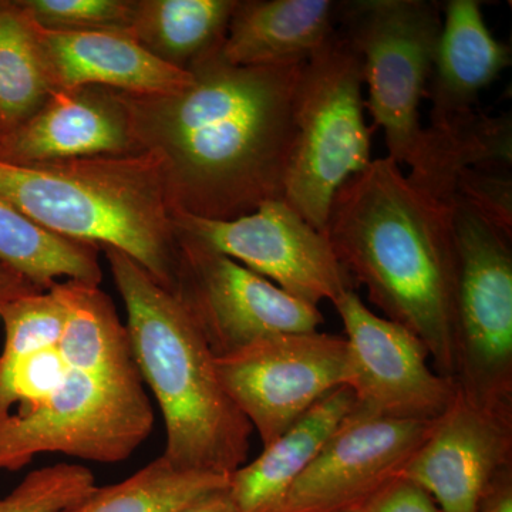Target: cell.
Masks as SVG:
<instances>
[{"mask_svg": "<svg viewBox=\"0 0 512 512\" xmlns=\"http://www.w3.org/2000/svg\"><path fill=\"white\" fill-rule=\"evenodd\" d=\"M303 66H232L218 52L180 92H120L138 151L163 163L174 210L231 221L284 200Z\"/></svg>", "mask_w": 512, "mask_h": 512, "instance_id": "1", "label": "cell"}, {"mask_svg": "<svg viewBox=\"0 0 512 512\" xmlns=\"http://www.w3.org/2000/svg\"><path fill=\"white\" fill-rule=\"evenodd\" d=\"M451 201V200H450ZM450 201L413 183L392 158L372 161L336 194L325 235L353 285L426 345L456 382L457 247Z\"/></svg>", "mask_w": 512, "mask_h": 512, "instance_id": "2", "label": "cell"}, {"mask_svg": "<svg viewBox=\"0 0 512 512\" xmlns=\"http://www.w3.org/2000/svg\"><path fill=\"white\" fill-rule=\"evenodd\" d=\"M100 249L126 306L138 372L163 412V457L181 470L231 477L247 463L254 429L222 387L207 340L143 266L120 249Z\"/></svg>", "mask_w": 512, "mask_h": 512, "instance_id": "3", "label": "cell"}, {"mask_svg": "<svg viewBox=\"0 0 512 512\" xmlns=\"http://www.w3.org/2000/svg\"><path fill=\"white\" fill-rule=\"evenodd\" d=\"M0 195L57 235L120 249L174 291L180 239L163 163L153 151L30 165L0 161Z\"/></svg>", "mask_w": 512, "mask_h": 512, "instance_id": "4", "label": "cell"}, {"mask_svg": "<svg viewBox=\"0 0 512 512\" xmlns=\"http://www.w3.org/2000/svg\"><path fill=\"white\" fill-rule=\"evenodd\" d=\"M342 33L362 59L367 107L383 128L389 156L410 168L426 188L433 175L434 143L421 126L441 30V6L427 0H356L339 6Z\"/></svg>", "mask_w": 512, "mask_h": 512, "instance_id": "5", "label": "cell"}, {"mask_svg": "<svg viewBox=\"0 0 512 512\" xmlns=\"http://www.w3.org/2000/svg\"><path fill=\"white\" fill-rule=\"evenodd\" d=\"M362 87V59L338 29L303 66L285 180L284 200L322 234L340 188L372 163Z\"/></svg>", "mask_w": 512, "mask_h": 512, "instance_id": "6", "label": "cell"}, {"mask_svg": "<svg viewBox=\"0 0 512 512\" xmlns=\"http://www.w3.org/2000/svg\"><path fill=\"white\" fill-rule=\"evenodd\" d=\"M457 247L458 392L512 409L511 239L453 195Z\"/></svg>", "mask_w": 512, "mask_h": 512, "instance_id": "7", "label": "cell"}, {"mask_svg": "<svg viewBox=\"0 0 512 512\" xmlns=\"http://www.w3.org/2000/svg\"><path fill=\"white\" fill-rule=\"evenodd\" d=\"M153 424L143 380L106 383L70 369L42 402L0 413V470H20L43 453L121 463L150 436Z\"/></svg>", "mask_w": 512, "mask_h": 512, "instance_id": "8", "label": "cell"}, {"mask_svg": "<svg viewBox=\"0 0 512 512\" xmlns=\"http://www.w3.org/2000/svg\"><path fill=\"white\" fill-rule=\"evenodd\" d=\"M218 379L268 447L348 382V342L329 333H276L215 357Z\"/></svg>", "mask_w": 512, "mask_h": 512, "instance_id": "9", "label": "cell"}, {"mask_svg": "<svg viewBox=\"0 0 512 512\" xmlns=\"http://www.w3.org/2000/svg\"><path fill=\"white\" fill-rule=\"evenodd\" d=\"M178 239L180 262L173 293L191 313L215 357L265 336L316 332L322 325L318 306L296 299L180 229Z\"/></svg>", "mask_w": 512, "mask_h": 512, "instance_id": "10", "label": "cell"}, {"mask_svg": "<svg viewBox=\"0 0 512 512\" xmlns=\"http://www.w3.org/2000/svg\"><path fill=\"white\" fill-rule=\"evenodd\" d=\"M174 221L188 237L313 306L355 289L328 237L285 200L264 202L251 214L231 221L205 220L174 210Z\"/></svg>", "mask_w": 512, "mask_h": 512, "instance_id": "11", "label": "cell"}, {"mask_svg": "<svg viewBox=\"0 0 512 512\" xmlns=\"http://www.w3.org/2000/svg\"><path fill=\"white\" fill-rule=\"evenodd\" d=\"M345 326L348 382L356 406L397 420L440 419L457 384L433 372L429 350L409 329L375 315L353 291L332 302Z\"/></svg>", "mask_w": 512, "mask_h": 512, "instance_id": "12", "label": "cell"}, {"mask_svg": "<svg viewBox=\"0 0 512 512\" xmlns=\"http://www.w3.org/2000/svg\"><path fill=\"white\" fill-rule=\"evenodd\" d=\"M434 421L397 420L353 407L271 512H345L402 476Z\"/></svg>", "mask_w": 512, "mask_h": 512, "instance_id": "13", "label": "cell"}, {"mask_svg": "<svg viewBox=\"0 0 512 512\" xmlns=\"http://www.w3.org/2000/svg\"><path fill=\"white\" fill-rule=\"evenodd\" d=\"M512 470V409L485 406L458 392L404 467L440 512H478L495 481Z\"/></svg>", "mask_w": 512, "mask_h": 512, "instance_id": "14", "label": "cell"}, {"mask_svg": "<svg viewBox=\"0 0 512 512\" xmlns=\"http://www.w3.org/2000/svg\"><path fill=\"white\" fill-rule=\"evenodd\" d=\"M134 153L141 151L126 104L104 87L53 92L32 119L0 136V161L13 165Z\"/></svg>", "mask_w": 512, "mask_h": 512, "instance_id": "15", "label": "cell"}, {"mask_svg": "<svg viewBox=\"0 0 512 512\" xmlns=\"http://www.w3.org/2000/svg\"><path fill=\"white\" fill-rule=\"evenodd\" d=\"M32 30L52 92L93 86L146 96L180 92L192 82L191 72L161 62L131 33L60 32L33 19Z\"/></svg>", "mask_w": 512, "mask_h": 512, "instance_id": "16", "label": "cell"}, {"mask_svg": "<svg viewBox=\"0 0 512 512\" xmlns=\"http://www.w3.org/2000/svg\"><path fill=\"white\" fill-rule=\"evenodd\" d=\"M441 30L427 97L431 126L444 130L474 113L485 87L511 63L510 46L495 39L477 0H448L441 6Z\"/></svg>", "mask_w": 512, "mask_h": 512, "instance_id": "17", "label": "cell"}, {"mask_svg": "<svg viewBox=\"0 0 512 512\" xmlns=\"http://www.w3.org/2000/svg\"><path fill=\"white\" fill-rule=\"evenodd\" d=\"M339 6L330 0H238L221 59L241 67L306 63L338 30Z\"/></svg>", "mask_w": 512, "mask_h": 512, "instance_id": "18", "label": "cell"}, {"mask_svg": "<svg viewBox=\"0 0 512 512\" xmlns=\"http://www.w3.org/2000/svg\"><path fill=\"white\" fill-rule=\"evenodd\" d=\"M355 394L340 386L319 400L251 464L229 477L228 491L237 512H271L288 493L345 417Z\"/></svg>", "mask_w": 512, "mask_h": 512, "instance_id": "19", "label": "cell"}, {"mask_svg": "<svg viewBox=\"0 0 512 512\" xmlns=\"http://www.w3.org/2000/svg\"><path fill=\"white\" fill-rule=\"evenodd\" d=\"M50 289L66 308L59 350L70 369L106 383L143 380L127 326L99 285L66 279Z\"/></svg>", "mask_w": 512, "mask_h": 512, "instance_id": "20", "label": "cell"}, {"mask_svg": "<svg viewBox=\"0 0 512 512\" xmlns=\"http://www.w3.org/2000/svg\"><path fill=\"white\" fill-rule=\"evenodd\" d=\"M238 0H136L130 33L161 62L190 72L220 52Z\"/></svg>", "mask_w": 512, "mask_h": 512, "instance_id": "21", "label": "cell"}, {"mask_svg": "<svg viewBox=\"0 0 512 512\" xmlns=\"http://www.w3.org/2000/svg\"><path fill=\"white\" fill-rule=\"evenodd\" d=\"M100 252L96 245L40 227L0 195V264L18 272L40 291H49L60 278L100 285Z\"/></svg>", "mask_w": 512, "mask_h": 512, "instance_id": "22", "label": "cell"}, {"mask_svg": "<svg viewBox=\"0 0 512 512\" xmlns=\"http://www.w3.org/2000/svg\"><path fill=\"white\" fill-rule=\"evenodd\" d=\"M228 485L229 477L181 470L161 456L121 483L94 488L63 512H180Z\"/></svg>", "mask_w": 512, "mask_h": 512, "instance_id": "23", "label": "cell"}, {"mask_svg": "<svg viewBox=\"0 0 512 512\" xmlns=\"http://www.w3.org/2000/svg\"><path fill=\"white\" fill-rule=\"evenodd\" d=\"M52 93L32 18L19 0H0V136L32 119Z\"/></svg>", "mask_w": 512, "mask_h": 512, "instance_id": "24", "label": "cell"}, {"mask_svg": "<svg viewBox=\"0 0 512 512\" xmlns=\"http://www.w3.org/2000/svg\"><path fill=\"white\" fill-rule=\"evenodd\" d=\"M69 372L59 345L22 355H0V413L42 402L62 386Z\"/></svg>", "mask_w": 512, "mask_h": 512, "instance_id": "25", "label": "cell"}, {"mask_svg": "<svg viewBox=\"0 0 512 512\" xmlns=\"http://www.w3.org/2000/svg\"><path fill=\"white\" fill-rule=\"evenodd\" d=\"M5 326L2 355L16 356L59 345L66 308L52 289L0 305Z\"/></svg>", "mask_w": 512, "mask_h": 512, "instance_id": "26", "label": "cell"}, {"mask_svg": "<svg viewBox=\"0 0 512 512\" xmlns=\"http://www.w3.org/2000/svg\"><path fill=\"white\" fill-rule=\"evenodd\" d=\"M96 477L80 464H56L32 471L0 500V512H63L96 488Z\"/></svg>", "mask_w": 512, "mask_h": 512, "instance_id": "27", "label": "cell"}, {"mask_svg": "<svg viewBox=\"0 0 512 512\" xmlns=\"http://www.w3.org/2000/svg\"><path fill=\"white\" fill-rule=\"evenodd\" d=\"M37 25L60 32L130 33L136 0H19Z\"/></svg>", "mask_w": 512, "mask_h": 512, "instance_id": "28", "label": "cell"}, {"mask_svg": "<svg viewBox=\"0 0 512 512\" xmlns=\"http://www.w3.org/2000/svg\"><path fill=\"white\" fill-rule=\"evenodd\" d=\"M511 165L485 163L464 168L457 175L454 195L512 237Z\"/></svg>", "mask_w": 512, "mask_h": 512, "instance_id": "29", "label": "cell"}, {"mask_svg": "<svg viewBox=\"0 0 512 512\" xmlns=\"http://www.w3.org/2000/svg\"><path fill=\"white\" fill-rule=\"evenodd\" d=\"M363 512H440L423 488L397 478L365 505Z\"/></svg>", "mask_w": 512, "mask_h": 512, "instance_id": "30", "label": "cell"}, {"mask_svg": "<svg viewBox=\"0 0 512 512\" xmlns=\"http://www.w3.org/2000/svg\"><path fill=\"white\" fill-rule=\"evenodd\" d=\"M478 512H512V470L495 481Z\"/></svg>", "mask_w": 512, "mask_h": 512, "instance_id": "31", "label": "cell"}, {"mask_svg": "<svg viewBox=\"0 0 512 512\" xmlns=\"http://www.w3.org/2000/svg\"><path fill=\"white\" fill-rule=\"evenodd\" d=\"M40 291L28 279L23 278L18 272L12 271L8 266L0 264V305L22 296L33 295Z\"/></svg>", "mask_w": 512, "mask_h": 512, "instance_id": "32", "label": "cell"}, {"mask_svg": "<svg viewBox=\"0 0 512 512\" xmlns=\"http://www.w3.org/2000/svg\"><path fill=\"white\" fill-rule=\"evenodd\" d=\"M180 512H237V510H235L227 487L195 501L190 507Z\"/></svg>", "mask_w": 512, "mask_h": 512, "instance_id": "33", "label": "cell"}, {"mask_svg": "<svg viewBox=\"0 0 512 512\" xmlns=\"http://www.w3.org/2000/svg\"><path fill=\"white\" fill-rule=\"evenodd\" d=\"M365 505H362V507L353 508V510H349V511H345V512H363V510H365Z\"/></svg>", "mask_w": 512, "mask_h": 512, "instance_id": "34", "label": "cell"}]
</instances>
